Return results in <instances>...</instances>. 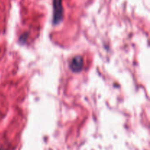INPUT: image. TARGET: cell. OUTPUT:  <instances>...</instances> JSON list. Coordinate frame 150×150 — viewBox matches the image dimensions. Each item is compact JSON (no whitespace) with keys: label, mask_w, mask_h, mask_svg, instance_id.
I'll list each match as a JSON object with an SVG mask.
<instances>
[{"label":"cell","mask_w":150,"mask_h":150,"mask_svg":"<svg viewBox=\"0 0 150 150\" xmlns=\"http://www.w3.org/2000/svg\"><path fill=\"white\" fill-rule=\"evenodd\" d=\"M54 16H53V23L57 25L62 21L63 18V7L62 0H54Z\"/></svg>","instance_id":"obj_1"},{"label":"cell","mask_w":150,"mask_h":150,"mask_svg":"<svg viewBox=\"0 0 150 150\" xmlns=\"http://www.w3.org/2000/svg\"><path fill=\"white\" fill-rule=\"evenodd\" d=\"M69 67L73 73H80L83 68V59L81 56H76L70 61Z\"/></svg>","instance_id":"obj_2"},{"label":"cell","mask_w":150,"mask_h":150,"mask_svg":"<svg viewBox=\"0 0 150 150\" xmlns=\"http://www.w3.org/2000/svg\"><path fill=\"white\" fill-rule=\"evenodd\" d=\"M26 37H27V36H26V34H25V35H21V38H20V39H19L20 42H23V41L26 40Z\"/></svg>","instance_id":"obj_3"},{"label":"cell","mask_w":150,"mask_h":150,"mask_svg":"<svg viewBox=\"0 0 150 150\" xmlns=\"http://www.w3.org/2000/svg\"><path fill=\"white\" fill-rule=\"evenodd\" d=\"M0 150H4V149H3V148H0Z\"/></svg>","instance_id":"obj_4"}]
</instances>
